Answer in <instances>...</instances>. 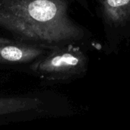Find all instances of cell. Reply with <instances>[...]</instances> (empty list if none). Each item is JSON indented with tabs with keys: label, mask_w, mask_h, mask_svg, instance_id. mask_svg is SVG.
<instances>
[{
	"label": "cell",
	"mask_w": 130,
	"mask_h": 130,
	"mask_svg": "<svg viewBox=\"0 0 130 130\" xmlns=\"http://www.w3.org/2000/svg\"><path fill=\"white\" fill-rule=\"evenodd\" d=\"M0 27L34 42H54L69 35L59 0H0Z\"/></svg>",
	"instance_id": "obj_1"
},
{
	"label": "cell",
	"mask_w": 130,
	"mask_h": 130,
	"mask_svg": "<svg viewBox=\"0 0 130 130\" xmlns=\"http://www.w3.org/2000/svg\"><path fill=\"white\" fill-rule=\"evenodd\" d=\"M43 50L32 43L0 37V63L21 64L39 58Z\"/></svg>",
	"instance_id": "obj_2"
},
{
	"label": "cell",
	"mask_w": 130,
	"mask_h": 130,
	"mask_svg": "<svg viewBox=\"0 0 130 130\" xmlns=\"http://www.w3.org/2000/svg\"><path fill=\"white\" fill-rule=\"evenodd\" d=\"M41 104L39 98L33 97L0 98V117L37 110Z\"/></svg>",
	"instance_id": "obj_3"
},
{
	"label": "cell",
	"mask_w": 130,
	"mask_h": 130,
	"mask_svg": "<svg viewBox=\"0 0 130 130\" xmlns=\"http://www.w3.org/2000/svg\"><path fill=\"white\" fill-rule=\"evenodd\" d=\"M130 0H107V3L111 7H118L126 5Z\"/></svg>",
	"instance_id": "obj_4"
}]
</instances>
